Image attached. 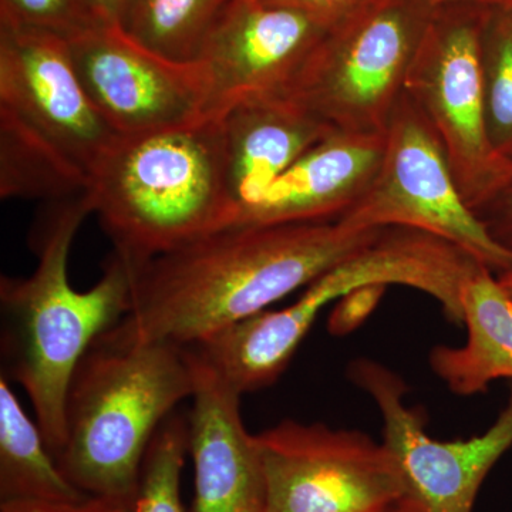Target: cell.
<instances>
[{
  "instance_id": "obj_1",
  "label": "cell",
  "mask_w": 512,
  "mask_h": 512,
  "mask_svg": "<svg viewBox=\"0 0 512 512\" xmlns=\"http://www.w3.org/2000/svg\"><path fill=\"white\" fill-rule=\"evenodd\" d=\"M383 229L342 221L220 229L136 266L130 312L116 329L138 342L197 345L306 288Z\"/></svg>"
},
{
  "instance_id": "obj_2",
  "label": "cell",
  "mask_w": 512,
  "mask_h": 512,
  "mask_svg": "<svg viewBox=\"0 0 512 512\" xmlns=\"http://www.w3.org/2000/svg\"><path fill=\"white\" fill-rule=\"evenodd\" d=\"M90 214L89 192L50 201L30 232L35 271L0 279L2 375L28 394L55 458L66 441L73 372L90 346L126 318L133 301L134 266L116 252L92 288L77 291L70 284V249Z\"/></svg>"
},
{
  "instance_id": "obj_3",
  "label": "cell",
  "mask_w": 512,
  "mask_h": 512,
  "mask_svg": "<svg viewBox=\"0 0 512 512\" xmlns=\"http://www.w3.org/2000/svg\"><path fill=\"white\" fill-rule=\"evenodd\" d=\"M194 389L188 348L138 342L114 326L90 346L70 379L57 466L84 494L136 503L154 434Z\"/></svg>"
},
{
  "instance_id": "obj_4",
  "label": "cell",
  "mask_w": 512,
  "mask_h": 512,
  "mask_svg": "<svg viewBox=\"0 0 512 512\" xmlns=\"http://www.w3.org/2000/svg\"><path fill=\"white\" fill-rule=\"evenodd\" d=\"M120 134L74 69L69 43L0 22V197L86 194Z\"/></svg>"
},
{
  "instance_id": "obj_5",
  "label": "cell",
  "mask_w": 512,
  "mask_h": 512,
  "mask_svg": "<svg viewBox=\"0 0 512 512\" xmlns=\"http://www.w3.org/2000/svg\"><path fill=\"white\" fill-rule=\"evenodd\" d=\"M114 252L136 268L231 227L220 117L120 136L89 190Z\"/></svg>"
},
{
  "instance_id": "obj_6",
  "label": "cell",
  "mask_w": 512,
  "mask_h": 512,
  "mask_svg": "<svg viewBox=\"0 0 512 512\" xmlns=\"http://www.w3.org/2000/svg\"><path fill=\"white\" fill-rule=\"evenodd\" d=\"M436 9L375 0L329 30L282 94L335 130L386 133Z\"/></svg>"
},
{
  "instance_id": "obj_7",
  "label": "cell",
  "mask_w": 512,
  "mask_h": 512,
  "mask_svg": "<svg viewBox=\"0 0 512 512\" xmlns=\"http://www.w3.org/2000/svg\"><path fill=\"white\" fill-rule=\"evenodd\" d=\"M481 8L439 6L404 83V93L439 137L473 212L512 175V161L495 151L485 121L481 47L488 12Z\"/></svg>"
},
{
  "instance_id": "obj_8",
  "label": "cell",
  "mask_w": 512,
  "mask_h": 512,
  "mask_svg": "<svg viewBox=\"0 0 512 512\" xmlns=\"http://www.w3.org/2000/svg\"><path fill=\"white\" fill-rule=\"evenodd\" d=\"M384 137L375 178L339 221L357 228L420 229L464 249L498 275L512 272V251L468 207L439 137L404 92Z\"/></svg>"
},
{
  "instance_id": "obj_9",
  "label": "cell",
  "mask_w": 512,
  "mask_h": 512,
  "mask_svg": "<svg viewBox=\"0 0 512 512\" xmlns=\"http://www.w3.org/2000/svg\"><path fill=\"white\" fill-rule=\"evenodd\" d=\"M255 437L265 512H386L402 501L396 463L365 433L285 420Z\"/></svg>"
},
{
  "instance_id": "obj_10",
  "label": "cell",
  "mask_w": 512,
  "mask_h": 512,
  "mask_svg": "<svg viewBox=\"0 0 512 512\" xmlns=\"http://www.w3.org/2000/svg\"><path fill=\"white\" fill-rule=\"evenodd\" d=\"M349 379L375 400L383 419V446L403 481L400 505L412 512H473L478 491L512 447V389L493 426L468 440L431 439L426 416L404 403L402 377L375 360L359 359Z\"/></svg>"
},
{
  "instance_id": "obj_11",
  "label": "cell",
  "mask_w": 512,
  "mask_h": 512,
  "mask_svg": "<svg viewBox=\"0 0 512 512\" xmlns=\"http://www.w3.org/2000/svg\"><path fill=\"white\" fill-rule=\"evenodd\" d=\"M67 43L84 89L121 136L207 117L200 64L170 62L138 45L120 26L94 25Z\"/></svg>"
},
{
  "instance_id": "obj_12",
  "label": "cell",
  "mask_w": 512,
  "mask_h": 512,
  "mask_svg": "<svg viewBox=\"0 0 512 512\" xmlns=\"http://www.w3.org/2000/svg\"><path fill=\"white\" fill-rule=\"evenodd\" d=\"M333 23L262 0H231L198 60L205 116L221 117L241 101L282 94Z\"/></svg>"
},
{
  "instance_id": "obj_13",
  "label": "cell",
  "mask_w": 512,
  "mask_h": 512,
  "mask_svg": "<svg viewBox=\"0 0 512 512\" xmlns=\"http://www.w3.org/2000/svg\"><path fill=\"white\" fill-rule=\"evenodd\" d=\"M188 350L195 379L188 413V451L194 464L190 512H265L261 454L242 421L241 394L194 349Z\"/></svg>"
},
{
  "instance_id": "obj_14",
  "label": "cell",
  "mask_w": 512,
  "mask_h": 512,
  "mask_svg": "<svg viewBox=\"0 0 512 512\" xmlns=\"http://www.w3.org/2000/svg\"><path fill=\"white\" fill-rule=\"evenodd\" d=\"M384 133L333 131L275 181L234 225L339 221L379 170Z\"/></svg>"
},
{
  "instance_id": "obj_15",
  "label": "cell",
  "mask_w": 512,
  "mask_h": 512,
  "mask_svg": "<svg viewBox=\"0 0 512 512\" xmlns=\"http://www.w3.org/2000/svg\"><path fill=\"white\" fill-rule=\"evenodd\" d=\"M220 119L235 222L306 151L338 131L284 94L241 101Z\"/></svg>"
},
{
  "instance_id": "obj_16",
  "label": "cell",
  "mask_w": 512,
  "mask_h": 512,
  "mask_svg": "<svg viewBox=\"0 0 512 512\" xmlns=\"http://www.w3.org/2000/svg\"><path fill=\"white\" fill-rule=\"evenodd\" d=\"M468 338L461 348L431 350V370L458 396L483 393L498 379H512V299L487 266L461 292Z\"/></svg>"
},
{
  "instance_id": "obj_17",
  "label": "cell",
  "mask_w": 512,
  "mask_h": 512,
  "mask_svg": "<svg viewBox=\"0 0 512 512\" xmlns=\"http://www.w3.org/2000/svg\"><path fill=\"white\" fill-rule=\"evenodd\" d=\"M89 495L74 487L57 466L42 430L29 419L9 380L0 377V503L80 501Z\"/></svg>"
},
{
  "instance_id": "obj_18",
  "label": "cell",
  "mask_w": 512,
  "mask_h": 512,
  "mask_svg": "<svg viewBox=\"0 0 512 512\" xmlns=\"http://www.w3.org/2000/svg\"><path fill=\"white\" fill-rule=\"evenodd\" d=\"M231 0H131L120 28L138 45L180 64H195Z\"/></svg>"
},
{
  "instance_id": "obj_19",
  "label": "cell",
  "mask_w": 512,
  "mask_h": 512,
  "mask_svg": "<svg viewBox=\"0 0 512 512\" xmlns=\"http://www.w3.org/2000/svg\"><path fill=\"white\" fill-rule=\"evenodd\" d=\"M481 60L488 137L512 161V9L488 13Z\"/></svg>"
},
{
  "instance_id": "obj_20",
  "label": "cell",
  "mask_w": 512,
  "mask_h": 512,
  "mask_svg": "<svg viewBox=\"0 0 512 512\" xmlns=\"http://www.w3.org/2000/svg\"><path fill=\"white\" fill-rule=\"evenodd\" d=\"M188 451V416L174 412L163 421L144 456L136 512H185L181 476Z\"/></svg>"
},
{
  "instance_id": "obj_21",
  "label": "cell",
  "mask_w": 512,
  "mask_h": 512,
  "mask_svg": "<svg viewBox=\"0 0 512 512\" xmlns=\"http://www.w3.org/2000/svg\"><path fill=\"white\" fill-rule=\"evenodd\" d=\"M0 22L47 30L64 39L100 25L86 0H0Z\"/></svg>"
},
{
  "instance_id": "obj_22",
  "label": "cell",
  "mask_w": 512,
  "mask_h": 512,
  "mask_svg": "<svg viewBox=\"0 0 512 512\" xmlns=\"http://www.w3.org/2000/svg\"><path fill=\"white\" fill-rule=\"evenodd\" d=\"M0 512H136V503L106 497H89L80 501H5Z\"/></svg>"
},
{
  "instance_id": "obj_23",
  "label": "cell",
  "mask_w": 512,
  "mask_h": 512,
  "mask_svg": "<svg viewBox=\"0 0 512 512\" xmlns=\"http://www.w3.org/2000/svg\"><path fill=\"white\" fill-rule=\"evenodd\" d=\"M386 288L382 285L363 286L340 298L330 316V332L342 335L359 325L373 311Z\"/></svg>"
},
{
  "instance_id": "obj_24",
  "label": "cell",
  "mask_w": 512,
  "mask_h": 512,
  "mask_svg": "<svg viewBox=\"0 0 512 512\" xmlns=\"http://www.w3.org/2000/svg\"><path fill=\"white\" fill-rule=\"evenodd\" d=\"M474 214L498 244L512 251V175Z\"/></svg>"
},
{
  "instance_id": "obj_25",
  "label": "cell",
  "mask_w": 512,
  "mask_h": 512,
  "mask_svg": "<svg viewBox=\"0 0 512 512\" xmlns=\"http://www.w3.org/2000/svg\"><path fill=\"white\" fill-rule=\"evenodd\" d=\"M262 2L302 10L336 25L340 20L348 18L352 13L365 8L375 0H262Z\"/></svg>"
},
{
  "instance_id": "obj_26",
  "label": "cell",
  "mask_w": 512,
  "mask_h": 512,
  "mask_svg": "<svg viewBox=\"0 0 512 512\" xmlns=\"http://www.w3.org/2000/svg\"><path fill=\"white\" fill-rule=\"evenodd\" d=\"M131 0H86L93 18L100 25L120 26Z\"/></svg>"
},
{
  "instance_id": "obj_27",
  "label": "cell",
  "mask_w": 512,
  "mask_h": 512,
  "mask_svg": "<svg viewBox=\"0 0 512 512\" xmlns=\"http://www.w3.org/2000/svg\"><path fill=\"white\" fill-rule=\"evenodd\" d=\"M434 8L447 5H476V6H501L504 9H512V0H427Z\"/></svg>"
},
{
  "instance_id": "obj_28",
  "label": "cell",
  "mask_w": 512,
  "mask_h": 512,
  "mask_svg": "<svg viewBox=\"0 0 512 512\" xmlns=\"http://www.w3.org/2000/svg\"><path fill=\"white\" fill-rule=\"evenodd\" d=\"M498 281H500V284L503 285V288L512 299V272H505V274L498 275Z\"/></svg>"
},
{
  "instance_id": "obj_29",
  "label": "cell",
  "mask_w": 512,
  "mask_h": 512,
  "mask_svg": "<svg viewBox=\"0 0 512 512\" xmlns=\"http://www.w3.org/2000/svg\"><path fill=\"white\" fill-rule=\"evenodd\" d=\"M386 512H412L407 510V508H404L403 505H396V507L392 508V510L386 511Z\"/></svg>"
}]
</instances>
